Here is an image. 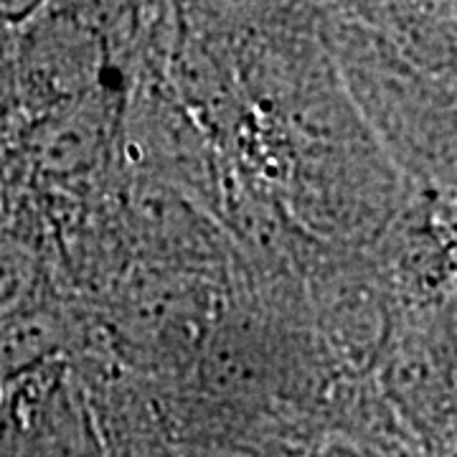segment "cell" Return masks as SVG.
<instances>
[{
	"mask_svg": "<svg viewBox=\"0 0 457 457\" xmlns=\"http://www.w3.org/2000/svg\"><path fill=\"white\" fill-rule=\"evenodd\" d=\"M8 392H11V386H3V384H0V407L5 404V399H8Z\"/></svg>",
	"mask_w": 457,
	"mask_h": 457,
	"instance_id": "obj_7",
	"label": "cell"
},
{
	"mask_svg": "<svg viewBox=\"0 0 457 457\" xmlns=\"http://www.w3.org/2000/svg\"><path fill=\"white\" fill-rule=\"evenodd\" d=\"M51 0H0V23L26 26L36 13H41Z\"/></svg>",
	"mask_w": 457,
	"mask_h": 457,
	"instance_id": "obj_6",
	"label": "cell"
},
{
	"mask_svg": "<svg viewBox=\"0 0 457 457\" xmlns=\"http://www.w3.org/2000/svg\"><path fill=\"white\" fill-rule=\"evenodd\" d=\"M64 345V326L54 312L36 308L0 323V384L13 386L49 363Z\"/></svg>",
	"mask_w": 457,
	"mask_h": 457,
	"instance_id": "obj_2",
	"label": "cell"
},
{
	"mask_svg": "<svg viewBox=\"0 0 457 457\" xmlns=\"http://www.w3.org/2000/svg\"><path fill=\"white\" fill-rule=\"evenodd\" d=\"M318 457H348V455H341V453H336V450H330V453H320Z\"/></svg>",
	"mask_w": 457,
	"mask_h": 457,
	"instance_id": "obj_8",
	"label": "cell"
},
{
	"mask_svg": "<svg viewBox=\"0 0 457 457\" xmlns=\"http://www.w3.org/2000/svg\"><path fill=\"white\" fill-rule=\"evenodd\" d=\"M180 457H303L287 442L260 435H209L179 447Z\"/></svg>",
	"mask_w": 457,
	"mask_h": 457,
	"instance_id": "obj_5",
	"label": "cell"
},
{
	"mask_svg": "<svg viewBox=\"0 0 457 457\" xmlns=\"http://www.w3.org/2000/svg\"><path fill=\"white\" fill-rule=\"evenodd\" d=\"M71 102L74 104L66 107L64 114H59L46 130L38 132V155L54 170H71L87 163L97 147V135L102 130L99 112L89 104V92Z\"/></svg>",
	"mask_w": 457,
	"mask_h": 457,
	"instance_id": "obj_3",
	"label": "cell"
},
{
	"mask_svg": "<svg viewBox=\"0 0 457 457\" xmlns=\"http://www.w3.org/2000/svg\"><path fill=\"white\" fill-rule=\"evenodd\" d=\"M99 457H180L153 409L130 396H112L99 414H92Z\"/></svg>",
	"mask_w": 457,
	"mask_h": 457,
	"instance_id": "obj_1",
	"label": "cell"
},
{
	"mask_svg": "<svg viewBox=\"0 0 457 457\" xmlns=\"http://www.w3.org/2000/svg\"><path fill=\"white\" fill-rule=\"evenodd\" d=\"M44 264L31 245L0 234V323L41 308Z\"/></svg>",
	"mask_w": 457,
	"mask_h": 457,
	"instance_id": "obj_4",
	"label": "cell"
}]
</instances>
